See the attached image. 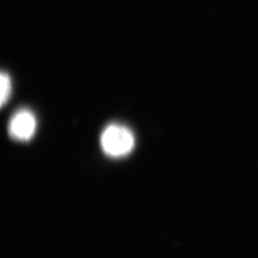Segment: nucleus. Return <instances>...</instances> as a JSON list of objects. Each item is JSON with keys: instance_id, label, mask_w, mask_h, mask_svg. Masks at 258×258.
Segmentation results:
<instances>
[{"instance_id": "2", "label": "nucleus", "mask_w": 258, "mask_h": 258, "mask_svg": "<svg viewBox=\"0 0 258 258\" xmlns=\"http://www.w3.org/2000/svg\"><path fill=\"white\" fill-rule=\"evenodd\" d=\"M37 129V120L31 111L22 109L13 116L10 120V135L19 141L32 138Z\"/></svg>"}, {"instance_id": "1", "label": "nucleus", "mask_w": 258, "mask_h": 258, "mask_svg": "<svg viewBox=\"0 0 258 258\" xmlns=\"http://www.w3.org/2000/svg\"><path fill=\"white\" fill-rule=\"evenodd\" d=\"M135 139L127 127L120 124H111L103 130L101 146L108 156L120 158L125 156L134 148Z\"/></svg>"}, {"instance_id": "3", "label": "nucleus", "mask_w": 258, "mask_h": 258, "mask_svg": "<svg viewBox=\"0 0 258 258\" xmlns=\"http://www.w3.org/2000/svg\"><path fill=\"white\" fill-rule=\"evenodd\" d=\"M1 105L3 106L9 99L11 93V80L9 75L5 72L1 73Z\"/></svg>"}]
</instances>
